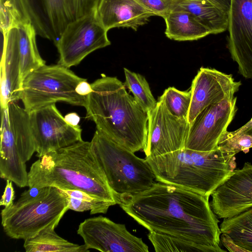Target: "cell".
<instances>
[{
    "instance_id": "1",
    "label": "cell",
    "mask_w": 252,
    "mask_h": 252,
    "mask_svg": "<svg viewBox=\"0 0 252 252\" xmlns=\"http://www.w3.org/2000/svg\"><path fill=\"white\" fill-rule=\"evenodd\" d=\"M209 197L160 182L121 199L122 209L149 231L190 241L224 252L221 233Z\"/></svg>"
},
{
    "instance_id": "20",
    "label": "cell",
    "mask_w": 252,
    "mask_h": 252,
    "mask_svg": "<svg viewBox=\"0 0 252 252\" xmlns=\"http://www.w3.org/2000/svg\"><path fill=\"white\" fill-rule=\"evenodd\" d=\"M163 19L165 34L168 38L178 41H192L209 34V31L188 11L178 7L171 11Z\"/></svg>"
},
{
    "instance_id": "26",
    "label": "cell",
    "mask_w": 252,
    "mask_h": 252,
    "mask_svg": "<svg viewBox=\"0 0 252 252\" xmlns=\"http://www.w3.org/2000/svg\"><path fill=\"white\" fill-rule=\"evenodd\" d=\"M156 252H215L207 246L192 241L163 234L150 231L148 234Z\"/></svg>"
},
{
    "instance_id": "9",
    "label": "cell",
    "mask_w": 252,
    "mask_h": 252,
    "mask_svg": "<svg viewBox=\"0 0 252 252\" xmlns=\"http://www.w3.org/2000/svg\"><path fill=\"white\" fill-rule=\"evenodd\" d=\"M108 32L95 12L70 23L55 43L59 54L58 64L67 68L77 65L94 51L110 45Z\"/></svg>"
},
{
    "instance_id": "33",
    "label": "cell",
    "mask_w": 252,
    "mask_h": 252,
    "mask_svg": "<svg viewBox=\"0 0 252 252\" xmlns=\"http://www.w3.org/2000/svg\"><path fill=\"white\" fill-rule=\"evenodd\" d=\"M76 91L80 95L87 96L92 91L91 85L85 79L78 85Z\"/></svg>"
},
{
    "instance_id": "3",
    "label": "cell",
    "mask_w": 252,
    "mask_h": 252,
    "mask_svg": "<svg viewBox=\"0 0 252 252\" xmlns=\"http://www.w3.org/2000/svg\"><path fill=\"white\" fill-rule=\"evenodd\" d=\"M29 187L77 189L117 204L93 151L83 140L39 158L28 172Z\"/></svg>"
},
{
    "instance_id": "18",
    "label": "cell",
    "mask_w": 252,
    "mask_h": 252,
    "mask_svg": "<svg viewBox=\"0 0 252 252\" xmlns=\"http://www.w3.org/2000/svg\"><path fill=\"white\" fill-rule=\"evenodd\" d=\"M0 141L16 146L25 163L35 152L30 113L17 102L1 108Z\"/></svg>"
},
{
    "instance_id": "17",
    "label": "cell",
    "mask_w": 252,
    "mask_h": 252,
    "mask_svg": "<svg viewBox=\"0 0 252 252\" xmlns=\"http://www.w3.org/2000/svg\"><path fill=\"white\" fill-rule=\"evenodd\" d=\"M2 34L0 65L1 108L21 99L23 83L20 56L13 27H11Z\"/></svg>"
},
{
    "instance_id": "16",
    "label": "cell",
    "mask_w": 252,
    "mask_h": 252,
    "mask_svg": "<svg viewBox=\"0 0 252 252\" xmlns=\"http://www.w3.org/2000/svg\"><path fill=\"white\" fill-rule=\"evenodd\" d=\"M211 208L218 218H229L252 208V164L245 163L211 194Z\"/></svg>"
},
{
    "instance_id": "29",
    "label": "cell",
    "mask_w": 252,
    "mask_h": 252,
    "mask_svg": "<svg viewBox=\"0 0 252 252\" xmlns=\"http://www.w3.org/2000/svg\"><path fill=\"white\" fill-rule=\"evenodd\" d=\"M252 148V129L240 133H234L226 131L221 136L218 149L236 154L243 151L247 153Z\"/></svg>"
},
{
    "instance_id": "35",
    "label": "cell",
    "mask_w": 252,
    "mask_h": 252,
    "mask_svg": "<svg viewBox=\"0 0 252 252\" xmlns=\"http://www.w3.org/2000/svg\"><path fill=\"white\" fill-rule=\"evenodd\" d=\"M219 7L228 11L230 0H211Z\"/></svg>"
},
{
    "instance_id": "24",
    "label": "cell",
    "mask_w": 252,
    "mask_h": 252,
    "mask_svg": "<svg viewBox=\"0 0 252 252\" xmlns=\"http://www.w3.org/2000/svg\"><path fill=\"white\" fill-rule=\"evenodd\" d=\"M220 228L221 233L228 235L239 246L252 252V208L223 219Z\"/></svg>"
},
{
    "instance_id": "14",
    "label": "cell",
    "mask_w": 252,
    "mask_h": 252,
    "mask_svg": "<svg viewBox=\"0 0 252 252\" xmlns=\"http://www.w3.org/2000/svg\"><path fill=\"white\" fill-rule=\"evenodd\" d=\"M228 48L238 72L252 78V0H230Z\"/></svg>"
},
{
    "instance_id": "12",
    "label": "cell",
    "mask_w": 252,
    "mask_h": 252,
    "mask_svg": "<svg viewBox=\"0 0 252 252\" xmlns=\"http://www.w3.org/2000/svg\"><path fill=\"white\" fill-rule=\"evenodd\" d=\"M77 234L88 249L102 252H148L142 238L131 234L124 224L99 216L85 220Z\"/></svg>"
},
{
    "instance_id": "27",
    "label": "cell",
    "mask_w": 252,
    "mask_h": 252,
    "mask_svg": "<svg viewBox=\"0 0 252 252\" xmlns=\"http://www.w3.org/2000/svg\"><path fill=\"white\" fill-rule=\"evenodd\" d=\"M126 81L124 83L133 95L137 103L147 113L153 109L157 101L155 99L149 85L145 78L140 74L124 68Z\"/></svg>"
},
{
    "instance_id": "11",
    "label": "cell",
    "mask_w": 252,
    "mask_h": 252,
    "mask_svg": "<svg viewBox=\"0 0 252 252\" xmlns=\"http://www.w3.org/2000/svg\"><path fill=\"white\" fill-rule=\"evenodd\" d=\"M29 113L35 152L39 158L82 140L80 126L69 124L55 104Z\"/></svg>"
},
{
    "instance_id": "22",
    "label": "cell",
    "mask_w": 252,
    "mask_h": 252,
    "mask_svg": "<svg viewBox=\"0 0 252 252\" xmlns=\"http://www.w3.org/2000/svg\"><path fill=\"white\" fill-rule=\"evenodd\" d=\"M12 27L17 37L23 81L31 72L45 65V62L38 52L36 42L37 35L33 26L30 24H20Z\"/></svg>"
},
{
    "instance_id": "28",
    "label": "cell",
    "mask_w": 252,
    "mask_h": 252,
    "mask_svg": "<svg viewBox=\"0 0 252 252\" xmlns=\"http://www.w3.org/2000/svg\"><path fill=\"white\" fill-rule=\"evenodd\" d=\"M166 106L175 116L188 118L191 94L189 91H181L174 87L166 89L161 95Z\"/></svg>"
},
{
    "instance_id": "15",
    "label": "cell",
    "mask_w": 252,
    "mask_h": 252,
    "mask_svg": "<svg viewBox=\"0 0 252 252\" xmlns=\"http://www.w3.org/2000/svg\"><path fill=\"white\" fill-rule=\"evenodd\" d=\"M241 82L236 81L231 74L214 68L201 67L192 80L191 97L188 115L191 125L207 106L225 99H232Z\"/></svg>"
},
{
    "instance_id": "30",
    "label": "cell",
    "mask_w": 252,
    "mask_h": 252,
    "mask_svg": "<svg viewBox=\"0 0 252 252\" xmlns=\"http://www.w3.org/2000/svg\"><path fill=\"white\" fill-rule=\"evenodd\" d=\"M155 16L164 18L177 6L180 0H138Z\"/></svg>"
},
{
    "instance_id": "10",
    "label": "cell",
    "mask_w": 252,
    "mask_h": 252,
    "mask_svg": "<svg viewBox=\"0 0 252 252\" xmlns=\"http://www.w3.org/2000/svg\"><path fill=\"white\" fill-rule=\"evenodd\" d=\"M148 136L144 152L154 157L185 149L190 124L187 118L172 115L163 97H158L155 107L148 113Z\"/></svg>"
},
{
    "instance_id": "13",
    "label": "cell",
    "mask_w": 252,
    "mask_h": 252,
    "mask_svg": "<svg viewBox=\"0 0 252 252\" xmlns=\"http://www.w3.org/2000/svg\"><path fill=\"white\" fill-rule=\"evenodd\" d=\"M236 100L234 97L205 108L190 125L185 148L200 152L218 149L222 135L237 110Z\"/></svg>"
},
{
    "instance_id": "4",
    "label": "cell",
    "mask_w": 252,
    "mask_h": 252,
    "mask_svg": "<svg viewBox=\"0 0 252 252\" xmlns=\"http://www.w3.org/2000/svg\"><path fill=\"white\" fill-rule=\"evenodd\" d=\"M235 152L183 149L146 157L156 180L210 197L235 169Z\"/></svg>"
},
{
    "instance_id": "31",
    "label": "cell",
    "mask_w": 252,
    "mask_h": 252,
    "mask_svg": "<svg viewBox=\"0 0 252 252\" xmlns=\"http://www.w3.org/2000/svg\"><path fill=\"white\" fill-rule=\"evenodd\" d=\"M15 198V192L12 182L6 180V186L0 201V205L8 207L13 203Z\"/></svg>"
},
{
    "instance_id": "7",
    "label": "cell",
    "mask_w": 252,
    "mask_h": 252,
    "mask_svg": "<svg viewBox=\"0 0 252 252\" xmlns=\"http://www.w3.org/2000/svg\"><path fill=\"white\" fill-rule=\"evenodd\" d=\"M68 210L66 196L58 188L43 187L36 197L20 196L11 206L4 207L0 213L1 225L10 238L25 240L51 224H59Z\"/></svg>"
},
{
    "instance_id": "21",
    "label": "cell",
    "mask_w": 252,
    "mask_h": 252,
    "mask_svg": "<svg viewBox=\"0 0 252 252\" xmlns=\"http://www.w3.org/2000/svg\"><path fill=\"white\" fill-rule=\"evenodd\" d=\"M176 7L191 13L210 34H216L227 30L228 11L219 7L211 0H180Z\"/></svg>"
},
{
    "instance_id": "32",
    "label": "cell",
    "mask_w": 252,
    "mask_h": 252,
    "mask_svg": "<svg viewBox=\"0 0 252 252\" xmlns=\"http://www.w3.org/2000/svg\"><path fill=\"white\" fill-rule=\"evenodd\" d=\"M220 240L223 245L228 250V251L231 252H244L247 251L239 246L236 244L232 239L227 234L221 233L220 236Z\"/></svg>"
},
{
    "instance_id": "19",
    "label": "cell",
    "mask_w": 252,
    "mask_h": 252,
    "mask_svg": "<svg viewBox=\"0 0 252 252\" xmlns=\"http://www.w3.org/2000/svg\"><path fill=\"white\" fill-rule=\"evenodd\" d=\"M95 15L107 31L115 28L136 31L155 16L138 0H99Z\"/></svg>"
},
{
    "instance_id": "23",
    "label": "cell",
    "mask_w": 252,
    "mask_h": 252,
    "mask_svg": "<svg viewBox=\"0 0 252 252\" xmlns=\"http://www.w3.org/2000/svg\"><path fill=\"white\" fill-rule=\"evenodd\" d=\"M58 223H54L41 230L35 236L25 240L24 248L27 252H86L85 245L71 243L59 236L55 231Z\"/></svg>"
},
{
    "instance_id": "8",
    "label": "cell",
    "mask_w": 252,
    "mask_h": 252,
    "mask_svg": "<svg viewBox=\"0 0 252 252\" xmlns=\"http://www.w3.org/2000/svg\"><path fill=\"white\" fill-rule=\"evenodd\" d=\"M84 79L64 66L45 64L25 78L21 100L29 112L58 102L85 107L87 96L76 91Z\"/></svg>"
},
{
    "instance_id": "2",
    "label": "cell",
    "mask_w": 252,
    "mask_h": 252,
    "mask_svg": "<svg viewBox=\"0 0 252 252\" xmlns=\"http://www.w3.org/2000/svg\"><path fill=\"white\" fill-rule=\"evenodd\" d=\"M87 96V117L96 130L133 152L145 149L148 136V113L116 77L102 75L91 84Z\"/></svg>"
},
{
    "instance_id": "34",
    "label": "cell",
    "mask_w": 252,
    "mask_h": 252,
    "mask_svg": "<svg viewBox=\"0 0 252 252\" xmlns=\"http://www.w3.org/2000/svg\"><path fill=\"white\" fill-rule=\"evenodd\" d=\"M65 120L70 125L76 126L79 125L80 121L79 116L75 113H70L67 114L64 117Z\"/></svg>"
},
{
    "instance_id": "36",
    "label": "cell",
    "mask_w": 252,
    "mask_h": 252,
    "mask_svg": "<svg viewBox=\"0 0 252 252\" xmlns=\"http://www.w3.org/2000/svg\"><path fill=\"white\" fill-rule=\"evenodd\" d=\"M252 129V118L250 120L248 123H247L245 125L238 128V129L232 131V133H240L242 132H245L246 131L250 130Z\"/></svg>"
},
{
    "instance_id": "25",
    "label": "cell",
    "mask_w": 252,
    "mask_h": 252,
    "mask_svg": "<svg viewBox=\"0 0 252 252\" xmlns=\"http://www.w3.org/2000/svg\"><path fill=\"white\" fill-rule=\"evenodd\" d=\"M59 189L65 195L68 209L75 211H90L91 215L105 214L110 206L116 204L82 190Z\"/></svg>"
},
{
    "instance_id": "6",
    "label": "cell",
    "mask_w": 252,
    "mask_h": 252,
    "mask_svg": "<svg viewBox=\"0 0 252 252\" xmlns=\"http://www.w3.org/2000/svg\"><path fill=\"white\" fill-rule=\"evenodd\" d=\"M92 148L117 204L125 198L149 189L156 180L145 158L114 142L97 130Z\"/></svg>"
},
{
    "instance_id": "5",
    "label": "cell",
    "mask_w": 252,
    "mask_h": 252,
    "mask_svg": "<svg viewBox=\"0 0 252 252\" xmlns=\"http://www.w3.org/2000/svg\"><path fill=\"white\" fill-rule=\"evenodd\" d=\"M99 0H0V30L30 24L55 43L70 23L95 11Z\"/></svg>"
}]
</instances>
